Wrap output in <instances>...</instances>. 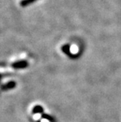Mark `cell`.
<instances>
[{"mask_svg":"<svg viewBox=\"0 0 121 122\" xmlns=\"http://www.w3.org/2000/svg\"><path fill=\"white\" fill-rule=\"evenodd\" d=\"M62 51H63V52H65L66 54H70L69 53V50H70V46H69L68 45H65V46H62Z\"/></svg>","mask_w":121,"mask_h":122,"instance_id":"obj_5","label":"cell"},{"mask_svg":"<svg viewBox=\"0 0 121 122\" xmlns=\"http://www.w3.org/2000/svg\"><path fill=\"white\" fill-rule=\"evenodd\" d=\"M16 87V82L14 81H10L6 84H5L3 85H2L0 87V89L2 90V91H7V90H10V89H13Z\"/></svg>","mask_w":121,"mask_h":122,"instance_id":"obj_2","label":"cell"},{"mask_svg":"<svg viewBox=\"0 0 121 122\" xmlns=\"http://www.w3.org/2000/svg\"><path fill=\"white\" fill-rule=\"evenodd\" d=\"M42 117L44 118V119H47V120H49V121H53V118L49 115H47V114H43Z\"/></svg>","mask_w":121,"mask_h":122,"instance_id":"obj_6","label":"cell"},{"mask_svg":"<svg viewBox=\"0 0 121 122\" xmlns=\"http://www.w3.org/2000/svg\"><path fill=\"white\" fill-rule=\"evenodd\" d=\"M43 108L40 106H35L32 110L33 113H43Z\"/></svg>","mask_w":121,"mask_h":122,"instance_id":"obj_4","label":"cell"},{"mask_svg":"<svg viewBox=\"0 0 121 122\" xmlns=\"http://www.w3.org/2000/svg\"><path fill=\"white\" fill-rule=\"evenodd\" d=\"M36 1H38V0H21L20 2V5L22 7H26L29 6V5L32 4L33 2H35Z\"/></svg>","mask_w":121,"mask_h":122,"instance_id":"obj_3","label":"cell"},{"mask_svg":"<svg viewBox=\"0 0 121 122\" xmlns=\"http://www.w3.org/2000/svg\"><path fill=\"white\" fill-rule=\"evenodd\" d=\"M28 66V61L22 60V61H18L16 62H14L12 64V67L14 69H24Z\"/></svg>","mask_w":121,"mask_h":122,"instance_id":"obj_1","label":"cell"}]
</instances>
